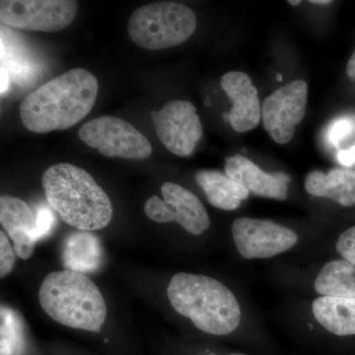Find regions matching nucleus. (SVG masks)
Here are the masks:
<instances>
[{
	"label": "nucleus",
	"mask_w": 355,
	"mask_h": 355,
	"mask_svg": "<svg viewBox=\"0 0 355 355\" xmlns=\"http://www.w3.org/2000/svg\"><path fill=\"white\" fill-rule=\"evenodd\" d=\"M195 178L210 205L216 209H237L249 197L250 191L244 186L220 172L200 170Z\"/></svg>",
	"instance_id": "16"
},
{
	"label": "nucleus",
	"mask_w": 355,
	"mask_h": 355,
	"mask_svg": "<svg viewBox=\"0 0 355 355\" xmlns=\"http://www.w3.org/2000/svg\"><path fill=\"white\" fill-rule=\"evenodd\" d=\"M338 160L340 164L350 167L355 164V144L349 148L343 149L338 153Z\"/></svg>",
	"instance_id": "25"
},
{
	"label": "nucleus",
	"mask_w": 355,
	"mask_h": 355,
	"mask_svg": "<svg viewBox=\"0 0 355 355\" xmlns=\"http://www.w3.org/2000/svg\"><path fill=\"white\" fill-rule=\"evenodd\" d=\"M44 196L60 218L80 231L107 227L113 205L88 172L69 163L51 166L42 177Z\"/></svg>",
	"instance_id": "2"
},
{
	"label": "nucleus",
	"mask_w": 355,
	"mask_h": 355,
	"mask_svg": "<svg viewBox=\"0 0 355 355\" xmlns=\"http://www.w3.org/2000/svg\"><path fill=\"white\" fill-rule=\"evenodd\" d=\"M167 295L177 313L209 335H228L241 321V310L234 294L207 275L177 273L170 280Z\"/></svg>",
	"instance_id": "3"
},
{
	"label": "nucleus",
	"mask_w": 355,
	"mask_h": 355,
	"mask_svg": "<svg viewBox=\"0 0 355 355\" xmlns=\"http://www.w3.org/2000/svg\"><path fill=\"white\" fill-rule=\"evenodd\" d=\"M161 193L163 200L153 196L144 205V211L149 219L158 223L177 222L193 235L202 234L209 229V214L195 193L171 182L162 184Z\"/></svg>",
	"instance_id": "8"
},
{
	"label": "nucleus",
	"mask_w": 355,
	"mask_h": 355,
	"mask_svg": "<svg viewBox=\"0 0 355 355\" xmlns=\"http://www.w3.org/2000/svg\"><path fill=\"white\" fill-rule=\"evenodd\" d=\"M347 74L352 81H355V50L347 64Z\"/></svg>",
	"instance_id": "27"
},
{
	"label": "nucleus",
	"mask_w": 355,
	"mask_h": 355,
	"mask_svg": "<svg viewBox=\"0 0 355 355\" xmlns=\"http://www.w3.org/2000/svg\"><path fill=\"white\" fill-rule=\"evenodd\" d=\"M101 247L96 236L86 231L72 233L64 243L62 261L65 270L76 272H94L101 263Z\"/></svg>",
	"instance_id": "18"
},
{
	"label": "nucleus",
	"mask_w": 355,
	"mask_h": 355,
	"mask_svg": "<svg viewBox=\"0 0 355 355\" xmlns=\"http://www.w3.org/2000/svg\"><path fill=\"white\" fill-rule=\"evenodd\" d=\"M336 250L343 260L355 266V225L345 230L336 242Z\"/></svg>",
	"instance_id": "23"
},
{
	"label": "nucleus",
	"mask_w": 355,
	"mask_h": 355,
	"mask_svg": "<svg viewBox=\"0 0 355 355\" xmlns=\"http://www.w3.org/2000/svg\"><path fill=\"white\" fill-rule=\"evenodd\" d=\"M39 301L49 317L69 328L99 333L106 321L101 291L83 273L69 270L49 273L40 287Z\"/></svg>",
	"instance_id": "4"
},
{
	"label": "nucleus",
	"mask_w": 355,
	"mask_h": 355,
	"mask_svg": "<svg viewBox=\"0 0 355 355\" xmlns=\"http://www.w3.org/2000/svg\"><path fill=\"white\" fill-rule=\"evenodd\" d=\"M304 186L314 197L331 198L343 207L355 205L354 170L335 168L327 174L312 171L306 177Z\"/></svg>",
	"instance_id": "15"
},
{
	"label": "nucleus",
	"mask_w": 355,
	"mask_h": 355,
	"mask_svg": "<svg viewBox=\"0 0 355 355\" xmlns=\"http://www.w3.org/2000/svg\"><path fill=\"white\" fill-rule=\"evenodd\" d=\"M233 239L245 259H268L291 249L298 241L294 231L275 222L240 217L233 222Z\"/></svg>",
	"instance_id": "11"
},
{
	"label": "nucleus",
	"mask_w": 355,
	"mask_h": 355,
	"mask_svg": "<svg viewBox=\"0 0 355 355\" xmlns=\"http://www.w3.org/2000/svg\"><path fill=\"white\" fill-rule=\"evenodd\" d=\"M0 222L14 243L16 256L29 260L36 246L37 214L20 198H0Z\"/></svg>",
	"instance_id": "13"
},
{
	"label": "nucleus",
	"mask_w": 355,
	"mask_h": 355,
	"mask_svg": "<svg viewBox=\"0 0 355 355\" xmlns=\"http://www.w3.org/2000/svg\"><path fill=\"white\" fill-rule=\"evenodd\" d=\"M151 119L159 139L170 153L186 157L195 151L202 137V125L191 102L167 103L160 111L151 112Z\"/></svg>",
	"instance_id": "9"
},
{
	"label": "nucleus",
	"mask_w": 355,
	"mask_h": 355,
	"mask_svg": "<svg viewBox=\"0 0 355 355\" xmlns=\"http://www.w3.org/2000/svg\"><path fill=\"white\" fill-rule=\"evenodd\" d=\"M288 3L291 4V6H299V4L301 3V1H299V0H298V1H294V0H289Z\"/></svg>",
	"instance_id": "29"
},
{
	"label": "nucleus",
	"mask_w": 355,
	"mask_h": 355,
	"mask_svg": "<svg viewBox=\"0 0 355 355\" xmlns=\"http://www.w3.org/2000/svg\"><path fill=\"white\" fill-rule=\"evenodd\" d=\"M209 355H216V354H209ZM230 355H245V354H230Z\"/></svg>",
	"instance_id": "31"
},
{
	"label": "nucleus",
	"mask_w": 355,
	"mask_h": 355,
	"mask_svg": "<svg viewBox=\"0 0 355 355\" xmlns=\"http://www.w3.org/2000/svg\"><path fill=\"white\" fill-rule=\"evenodd\" d=\"M36 214V239L37 241H39L44 236L50 234L51 228H53V224H55V216H53V211L46 205H41L37 209Z\"/></svg>",
	"instance_id": "24"
},
{
	"label": "nucleus",
	"mask_w": 355,
	"mask_h": 355,
	"mask_svg": "<svg viewBox=\"0 0 355 355\" xmlns=\"http://www.w3.org/2000/svg\"><path fill=\"white\" fill-rule=\"evenodd\" d=\"M309 2L312 4H316V6H329L331 3V1H329V0H313V1Z\"/></svg>",
	"instance_id": "28"
},
{
	"label": "nucleus",
	"mask_w": 355,
	"mask_h": 355,
	"mask_svg": "<svg viewBox=\"0 0 355 355\" xmlns=\"http://www.w3.org/2000/svg\"><path fill=\"white\" fill-rule=\"evenodd\" d=\"M10 83V78H9V73L7 71V69L3 65H1V94L7 92L9 87V83Z\"/></svg>",
	"instance_id": "26"
},
{
	"label": "nucleus",
	"mask_w": 355,
	"mask_h": 355,
	"mask_svg": "<svg viewBox=\"0 0 355 355\" xmlns=\"http://www.w3.org/2000/svg\"><path fill=\"white\" fill-rule=\"evenodd\" d=\"M318 322L334 335H355V297L322 296L312 305Z\"/></svg>",
	"instance_id": "17"
},
{
	"label": "nucleus",
	"mask_w": 355,
	"mask_h": 355,
	"mask_svg": "<svg viewBox=\"0 0 355 355\" xmlns=\"http://www.w3.org/2000/svg\"><path fill=\"white\" fill-rule=\"evenodd\" d=\"M277 80H282V76H280V74H277Z\"/></svg>",
	"instance_id": "30"
},
{
	"label": "nucleus",
	"mask_w": 355,
	"mask_h": 355,
	"mask_svg": "<svg viewBox=\"0 0 355 355\" xmlns=\"http://www.w3.org/2000/svg\"><path fill=\"white\" fill-rule=\"evenodd\" d=\"M98 90L97 78L88 70H69L40 86L23 100L21 121L35 133L67 130L90 113Z\"/></svg>",
	"instance_id": "1"
},
{
	"label": "nucleus",
	"mask_w": 355,
	"mask_h": 355,
	"mask_svg": "<svg viewBox=\"0 0 355 355\" xmlns=\"http://www.w3.org/2000/svg\"><path fill=\"white\" fill-rule=\"evenodd\" d=\"M354 128L355 121H352V118L343 116V118L336 119L327 128L326 135H324L327 144L331 147L338 148L345 139H349L352 135Z\"/></svg>",
	"instance_id": "21"
},
{
	"label": "nucleus",
	"mask_w": 355,
	"mask_h": 355,
	"mask_svg": "<svg viewBox=\"0 0 355 355\" xmlns=\"http://www.w3.org/2000/svg\"><path fill=\"white\" fill-rule=\"evenodd\" d=\"M308 85L304 80L291 81L266 98L261 106L263 127L273 141L286 144L304 118Z\"/></svg>",
	"instance_id": "10"
},
{
	"label": "nucleus",
	"mask_w": 355,
	"mask_h": 355,
	"mask_svg": "<svg viewBox=\"0 0 355 355\" xmlns=\"http://www.w3.org/2000/svg\"><path fill=\"white\" fill-rule=\"evenodd\" d=\"M0 335L12 343L14 355H22L25 352V338L19 318L8 308L1 307V330Z\"/></svg>",
	"instance_id": "20"
},
{
	"label": "nucleus",
	"mask_w": 355,
	"mask_h": 355,
	"mask_svg": "<svg viewBox=\"0 0 355 355\" xmlns=\"http://www.w3.org/2000/svg\"><path fill=\"white\" fill-rule=\"evenodd\" d=\"M77 11L78 4L70 0H2L0 21L17 29L55 33L69 27Z\"/></svg>",
	"instance_id": "7"
},
{
	"label": "nucleus",
	"mask_w": 355,
	"mask_h": 355,
	"mask_svg": "<svg viewBox=\"0 0 355 355\" xmlns=\"http://www.w3.org/2000/svg\"><path fill=\"white\" fill-rule=\"evenodd\" d=\"M221 87L232 102L228 114L231 127L237 132L254 130L260 123L261 106L258 90L245 72L231 71L221 78Z\"/></svg>",
	"instance_id": "12"
},
{
	"label": "nucleus",
	"mask_w": 355,
	"mask_h": 355,
	"mask_svg": "<svg viewBox=\"0 0 355 355\" xmlns=\"http://www.w3.org/2000/svg\"><path fill=\"white\" fill-rule=\"evenodd\" d=\"M16 261V254L8 238L4 232H0V277H7L14 268Z\"/></svg>",
	"instance_id": "22"
},
{
	"label": "nucleus",
	"mask_w": 355,
	"mask_h": 355,
	"mask_svg": "<svg viewBox=\"0 0 355 355\" xmlns=\"http://www.w3.org/2000/svg\"><path fill=\"white\" fill-rule=\"evenodd\" d=\"M197 15L190 7L162 1L139 7L128 20L133 43L146 50H163L184 43L197 29Z\"/></svg>",
	"instance_id": "5"
},
{
	"label": "nucleus",
	"mask_w": 355,
	"mask_h": 355,
	"mask_svg": "<svg viewBox=\"0 0 355 355\" xmlns=\"http://www.w3.org/2000/svg\"><path fill=\"white\" fill-rule=\"evenodd\" d=\"M226 175L259 197L284 200L291 177L284 172L266 173L242 155L226 158Z\"/></svg>",
	"instance_id": "14"
},
{
	"label": "nucleus",
	"mask_w": 355,
	"mask_h": 355,
	"mask_svg": "<svg viewBox=\"0 0 355 355\" xmlns=\"http://www.w3.org/2000/svg\"><path fill=\"white\" fill-rule=\"evenodd\" d=\"M320 295L355 297V266L345 260L326 263L315 280Z\"/></svg>",
	"instance_id": "19"
},
{
	"label": "nucleus",
	"mask_w": 355,
	"mask_h": 355,
	"mask_svg": "<svg viewBox=\"0 0 355 355\" xmlns=\"http://www.w3.org/2000/svg\"><path fill=\"white\" fill-rule=\"evenodd\" d=\"M79 139L106 157L146 159L153 153L149 140L127 121L102 116L84 123Z\"/></svg>",
	"instance_id": "6"
}]
</instances>
